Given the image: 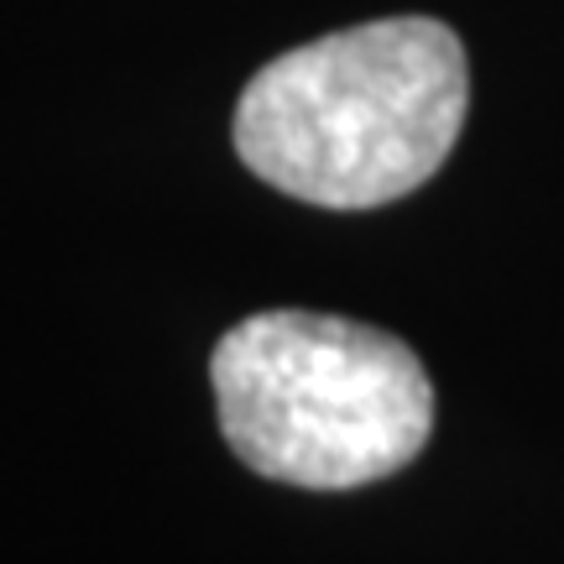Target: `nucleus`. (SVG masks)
Instances as JSON below:
<instances>
[{
	"instance_id": "obj_1",
	"label": "nucleus",
	"mask_w": 564,
	"mask_h": 564,
	"mask_svg": "<svg viewBox=\"0 0 564 564\" xmlns=\"http://www.w3.org/2000/svg\"><path fill=\"white\" fill-rule=\"evenodd\" d=\"M465 110L470 68L444 21H361L251 74L236 105V152L288 199L377 209L440 173Z\"/></svg>"
},
{
	"instance_id": "obj_2",
	"label": "nucleus",
	"mask_w": 564,
	"mask_h": 564,
	"mask_svg": "<svg viewBox=\"0 0 564 564\" xmlns=\"http://www.w3.org/2000/svg\"><path fill=\"white\" fill-rule=\"evenodd\" d=\"M220 434L246 470L299 491L387 481L434 434V382L398 335L308 308L230 324L209 356Z\"/></svg>"
}]
</instances>
